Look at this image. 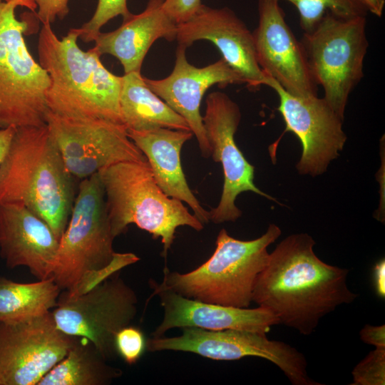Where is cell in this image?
Returning a JSON list of instances; mask_svg holds the SVG:
<instances>
[{
	"mask_svg": "<svg viewBox=\"0 0 385 385\" xmlns=\"http://www.w3.org/2000/svg\"><path fill=\"white\" fill-rule=\"evenodd\" d=\"M314 245L307 233L282 240L270 253L252 296V302L272 312L279 324L305 336L325 315L357 297L347 284L349 270L321 260Z\"/></svg>",
	"mask_w": 385,
	"mask_h": 385,
	"instance_id": "6da1fadb",
	"label": "cell"
},
{
	"mask_svg": "<svg viewBox=\"0 0 385 385\" xmlns=\"http://www.w3.org/2000/svg\"><path fill=\"white\" fill-rule=\"evenodd\" d=\"M74 179L47 124L16 128L0 165V204L26 207L60 240L76 197Z\"/></svg>",
	"mask_w": 385,
	"mask_h": 385,
	"instance_id": "7a4b0ae2",
	"label": "cell"
},
{
	"mask_svg": "<svg viewBox=\"0 0 385 385\" xmlns=\"http://www.w3.org/2000/svg\"><path fill=\"white\" fill-rule=\"evenodd\" d=\"M77 28L59 39L51 24H43L37 51L38 63L50 78L48 111L71 118H98L123 124L120 111L122 76L109 71L93 48L82 51Z\"/></svg>",
	"mask_w": 385,
	"mask_h": 385,
	"instance_id": "3957f363",
	"label": "cell"
},
{
	"mask_svg": "<svg viewBox=\"0 0 385 385\" xmlns=\"http://www.w3.org/2000/svg\"><path fill=\"white\" fill-rule=\"evenodd\" d=\"M281 233L277 225L270 224L260 237L240 240L222 229L207 261L186 273L170 272L165 267L163 281L158 284L151 280L150 287L203 302L247 308L252 302L256 279L269 259L267 247Z\"/></svg>",
	"mask_w": 385,
	"mask_h": 385,
	"instance_id": "277c9868",
	"label": "cell"
},
{
	"mask_svg": "<svg viewBox=\"0 0 385 385\" xmlns=\"http://www.w3.org/2000/svg\"><path fill=\"white\" fill-rule=\"evenodd\" d=\"M113 237L125 233L135 224L160 238L165 257L175 238L178 227L196 231L204 225L182 201L165 195L157 184L148 162L125 161L104 168L98 173Z\"/></svg>",
	"mask_w": 385,
	"mask_h": 385,
	"instance_id": "5b68a950",
	"label": "cell"
},
{
	"mask_svg": "<svg viewBox=\"0 0 385 385\" xmlns=\"http://www.w3.org/2000/svg\"><path fill=\"white\" fill-rule=\"evenodd\" d=\"M19 6L37 9L34 0L0 1V128L45 125L48 112L50 78L28 50L31 19H18Z\"/></svg>",
	"mask_w": 385,
	"mask_h": 385,
	"instance_id": "8992f818",
	"label": "cell"
},
{
	"mask_svg": "<svg viewBox=\"0 0 385 385\" xmlns=\"http://www.w3.org/2000/svg\"><path fill=\"white\" fill-rule=\"evenodd\" d=\"M114 239L103 187L96 173L80 180L51 277L61 291L75 293L96 272L111 263L116 253Z\"/></svg>",
	"mask_w": 385,
	"mask_h": 385,
	"instance_id": "52a82bcc",
	"label": "cell"
},
{
	"mask_svg": "<svg viewBox=\"0 0 385 385\" xmlns=\"http://www.w3.org/2000/svg\"><path fill=\"white\" fill-rule=\"evenodd\" d=\"M299 41L323 98L344 119L349 95L364 77L369 47L366 16L342 18L327 12Z\"/></svg>",
	"mask_w": 385,
	"mask_h": 385,
	"instance_id": "ba28073f",
	"label": "cell"
},
{
	"mask_svg": "<svg viewBox=\"0 0 385 385\" xmlns=\"http://www.w3.org/2000/svg\"><path fill=\"white\" fill-rule=\"evenodd\" d=\"M137 304L135 292L118 275H112L81 294L63 290L51 312L61 331L87 339L109 361L118 356L115 335L131 324Z\"/></svg>",
	"mask_w": 385,
	"mask_h": 385,
	"instance_id": "9c48e42d",
	"label": "cell"
},
{
	"mask_svg": "<svg viewBox=\"0 0 385 385\" xmlns=\"http://www.w3.org/2000/svg\"><path fill=\"white\" fill-rule=\"evenodd\" d=\"M182 329L179 336L148 339L146 349L152 352H190L217 361L260 357L277 366L293 385H320L308 375L307 362L302 352L285 342L269 339L265 333L240 329Z\"/></svg>",
	"mask_w": 385,
	"mask_h": 385,
	"instance_id": "30bf717a",
	"label": "cell"
},
{
	"mask_svg": "<svg viewBox=\"0 0 385 385\" xmlns=\"http://www.w3.org/2000/svg\"><path fill=\"white\" fill-rule=\"evenodd\" d=\"M46 120L68 171L76 179L90 178L120 162H148L123 124L66 118L49 111Z\"/></svg>",
	"mask_w": 385,
	"mask_h": 385,
	"instance_id": "8fae6325",
	"label": "cell"
},
{
	"mask_svg": "<svg viewBox=\"0 0 385 385\" xmlns=\"http://www.w3.org/2000/svg\"><path fill=\"white\" fill-rule=\"evenodd\" d=\"M202 122L215 162L220 163L224 183L220 202L210 212L215 224L235 222L242 215L235 200L240 193L251 191L279 203L254 183L255 167L237 145L235 135L241 120L239 106L223 92L210 93L206 98Z\"/></svg>",
	"mask_w": 385,
	"mask_h": 385,
	"instance_id": "7c38bea8",
	"label": "cell"
},
{
	"mask_svg": "<svg viewBox=\"0 0 385 385\" xmlns=\"http://www.w3.org/2000/svg\"><path fill=\"white\" fill-rule=\"evenodd\" d=\"M76 339L56 327L51 311L24 322H0V385H37Z\"/></svg>",
	"mask_w": 385,
	"mask_h": 385,
	"instance_id": "4fadbf2b",
	"label": "cell"
},
{
	"mask_svg": "<svg viewBox=\"0 0 385 385\" xmlns=\"http://www.w3.org/2000/svg\"><path fill=\"white\" fill-rule=\"evenodd\" d=\"M265 86L274 90L278 96L277 111L286 125L284 133H293L301 143L302 151L296 165L297 171L312 177L323 174L346 143L344 119L323 97L292 95L269 76Z\"/></svg>",
	"mask_w": 385,
	"mask_h": 385,
	"instance_id": "5bb4252c",
	"label": "cell"
},
{
	"mask_svg": "<svg viewBox=\"0 0 385 385\" xmlns=\"http://www.w3.org/2000/svg\"><path fill=\"white\" fill-rule=\"evenodd\" d=\"M258 24L252 31L257 63L288 93L318 96L301 43L284 19L277 0H258Z\"/></svg>",
	"mask_w": 385,
	"mask_h": 385,
	"instance_id": "9a60e30c",
	"label": "cell"
},
{
	"mask_svg": "<svg viewBox=\"0 0 385 385\" xmlns=\"http://www.w3.org/2000/svg\"><path fill=\"white\" fill-rule=\"evenodd\" d=\"M186 47L178 45L171 73L163 79L144 78L148 87L188 123L195 136L202 157L211 155L200 114V103L205 92L212 86L245 83L242 77L221 58L198 68L188 62Z\"/></svg>",
	"mask_w": 385,
	"mask_h": 385,
	"instance_id": "2e32d148",
	"label": "cell"
},
{
	"mask_svg": "<svg viewBox=\"0 0 385 385\" xmlns=\"http://www.w3.org/2000/svg\"><path fill=\"white\" fill-rule=\"evenodd\" d=\"M175 40L186 48L196 41H211L247 87L257 89L265 86L267 76L257 61L252 32L229 7L202 4L188 21L178 24Z\"/></svg>",
	"mask_w": 385,
	"mask_h": 385,
	"instance_id": "e0dca14e",
	"label": "cell"
},
{
	"mask_svg": "<svg viewBox=\"0 0 385 385\" xmlns=\"http://www.w3.org/2000/svg\"><path fill=\"white\" fill-rule=\"evenodd\" d=\"M59 240L24 206L0 204V256L9 269L27 267L38 279L51 277Z\"/></svg>",
	"mask_w": 385,
	"mask_h": 385,
	"instance_id": "ac0fdd59",
	"label": "cell"
},
{
	"mask_svg": "<svg viewBox=\"0 0 385 385\" xmlns=\"http://www.w3.org/2000/svg\"><path fill=\"white\" fill-rule=\"evenodd\" d=\"M163 309V317L152 337H163L173 328L197 327L208 330L240 329L267 334L271 327L279 324L269 310L238 308L203 302L185 297L168 289L153 290Z\"/></svg>",
	"mask_w": 385,
	"mask_h": 385,
	"instance_id": "d6986e66",
	"label": "cell"
},
{
	"mask_svg": "<svg viewBox=\"0 0 385 385\" xmlns=\"http://www.w3.org/2000/svg\"><path fill=\"white\" fill-rule=\"evenodd\" d=\"M163 0H148L144 10L123 19L115 30L99 32L93 47L101 56L115 57L124 73L140 72L145 56L159 38L173 41L176 38L178 24L165 13Z\"/></svg>",
	"mask_w": 385,
	"mask_h": 385,
	"instance_id": "ffe728a7",
	"label": "cell"
},
{
	"mask_svg": "<svg viewBox=\"0 0 385 385\" xmlns=\"http://www.w3.org/2000/svg\"><path fill=\"white\" fill-rule=\"evenodd\" d=\"M129 138L145 156L154 178L169 197L187 203L203 225L210 222V213L190 190L183 170L180 153L184 143L190 140V130L165 128L149 130H128Z\"/></svg>",
	"mask_w": 385,
	"mask_h": 385,
	"instance_id": "44dd1931",
	"label": "cell"
},
{
	"mask_svg": "<svg viewBox=\"0 0 385 385\" xmlns=\"http://www.w3.org/2000/svg\"><path fill=\"white\" fill-rule=\"evenodd\" d=\"M119 104L128 130L161 128L190 130L187 121L148 87L141 72L122 76Z\"/></svg>",
	"mask_w": 385,
	"mask_h": 385,
	"instance_id": "7402d4cb",
	"label": "cell"
},
{
	"mask_svg": "<svg viewBox=\"0 0 385 385\" xmlns=\"http://www.w3.org/2000/svg\"><path fill=\"white\" fill-rule=\"evenodd\" d=\"M92 343L77 337L68 354L37 385H107L122 375Z\"/></svg>",
	"mask_w": 385,
	"mask_h": 385,
	"instance_id": "603a6c76",
	"label": "cell"
},
{
	"mask_svg": "<svg viewBox=\"0 0 385 385\" xmlns=\"http://www.w3.org/2000/svg\"><path fill=\"white\" fill-rule=\"evenodd\" d=\"M61 292L51 277L21 283L0 277V322H24L50 312Z\"/></svg>",
	"mask_w": 385,
	"mask_h": 385,
	"instance_id": "cb8c5ba5",
	"label": "cell"
},
{
	"mask_svg": "<svg viewBox=\"0 0 385 385\" xmlns=\"http://www.w3.org/2000/svg\"><path fill=\"white\" fill-rule=\"evenodd\" d=\"M285 1L292 4L297 10L303 33L314 29L327 12L342 18L366 16L368 13L359 0Z\"/></svg>",
	"mask_w": 385,
	"mask_h": 385,
	"instance_id": "d4e9b609",
	"label": "cell"
},
{
	"mask_svg": "<svg viewBox=\"0 0 385 385\" xmlns=\"http://www.w3.org/2000/svg\"><path fill=\"white\" fill-rule=\"evenodd\" d=\"M130 14L127 0H98L96 9L91 19L77 28L79 38L85 43L93 41L101 29L110 20L120 15L124 19Z\"/></svg>",
	"mask_w": 385,
	"mask_h": 385,
	"instance_id": "484cf974",
	"label": "cell"
},
{
	"mask_svg": "<svg viewBox=\"0 0 385 385\" xmlns=\"http://www.w3.org/2000/svg\"><path fill=\"white\" fill-rule=\"evenodd\" d=\"M352 385L385 384V348H375L354 368Z\"/></svg>",
	"mask_w": 385,
	"mask_h": 385,
	"instance_id": "4316f807",
	"label": "cell"
},
{
	"mask_svg": "<svg viewBox=\"0 0 385 385\" xmlns=\"http://www.w3.org/2000/svg\"><path fill=\"white\" fill-rule=\"evenodd\" d=\"M146 341L140 329L128 325L115 335L116 352L128 364H135L146 350Z\"/></svg>",
	"mask_w": 385,
	"mask_h": 385,
	"instance_id": "83f0119b",
	"label": "cell"
},
{
	"mask_svg": "<svg viewBox=\"0 0 385 385\" xmlns=\"http://www.w3.org/2000/svg\"><path fill=\"white\" fill-rule=\"evenodd\" d=\"M202 5L201 0H163L165 13L177 24L188 21Z\"/></svg>",
	"mask_w": 385,
	"mask_h": 385,
	"instance_id": "f1b7e54d",
	"label": "cell"
},
{
	"mask_svg": "<svg viewBox=\"0 0 385 385\" xmlns=\"http://www.w3.org/2000/svg\"><path fill=\"white\" fill-rule=\"evenodd\" d=\"M37 19L43 24H51L58 18L63 19L68 14V0H34Z\"/></svg>",
	"mask_w": 385,
	"mask_h": 385,
	"instance_id": "f546056e",
	"label": "cell"
},
{
	"mask_svg": "<svg viewBox=\"0 0 385 385\" xmlns=\"http://www.w3.org/2000/svg\"><path fill=\"white\" fill-rule=\"evenodd\" d=\"M362 342L375 348H385V325L366 324L359 332Z\"/></svg>",
	"mask_w": 385,
	"mask_h": 385,
	"instance_id": "4dcf8cb0",
	"label": "cell"
},
{
	"mask_svg": "<svg viewBox=\"0 0 385 385\" xmlns=\"http://www.w3.org/2000/svg\"><path fill=\"white\" fill-rule=\"evenodd\" d=\"M373 284L376 295L385 298V260H380L373 268Z\"/></svg>",
	"mask_w": 385,
	"mask_h": 385,
	"instance_id": "1f68e13d",
	"label": "cell"
},
{
	"mask_svg": "<svg viewBox=\"0 0 385 385\" xmlns=\"http://www.w3.org/2000/svg\"><path fill=\"white\" fill-rule=\"evenodd\" d=\"M16 128H0V165L9 148Z\"/></svg>",
	"mask_w": 385,
	"mask_h": 385,
	"instance_id": "d6a6232c",
	"label": "cell"
},
{
	"mask_svg": "<svg viewBox=\"0 0 385 385\" xmlns=\"http://www.w3.org/2000/svg\"><path fill=\"white\" fill-rule=\"evenodd\" d=\"M366 9L377 17H381L385 6V0H359Z\"/></svg>",
	"mask_w": 385,
	"mask_h": 385,
	"instance_id": "836d02e7",
	"label": "cell"
},
{
	"mask_svg": "<svg viewBox=\"0 0 385 385\" xmlns=\"http://www.w3.org/2000/svg\"><path fill=\"white\" fill-rule=\"evenodd\" d=\"M11 0H0V1H9Z\"/></svg>",
	"mask_w": 385,
	"mask_h": 385,
	"instance_id": "e575fe53",
	"label": "cell"
}]
</instances>
